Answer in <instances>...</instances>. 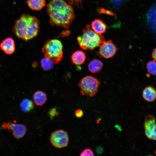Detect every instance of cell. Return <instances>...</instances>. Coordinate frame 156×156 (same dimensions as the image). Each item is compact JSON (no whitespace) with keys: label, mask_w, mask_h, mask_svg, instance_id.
I'll use <instances>...</instances> for the list:
<instances>
[{"label":"cell","mask_w":156,"mask_h":156,"mask_svg":"<svg viewBox=\"0 0 156 156\" xmlns=\"http://www.w3.org/2000/svg\"><path fill=\"white\" fill-rule=\"evenodd\" d=\"M86 59L85 54L81 51H77L75 52L71 56V60L73 63L77 65L83 64Z\"/></svg>","instance_id":"13"},{"label":"cell","mask_w":156,"mask_h":156,"mask_svg":"<svg viewBox=\"0 0 156 156\" xmlns=\"http://www.w3.org/2000/svg\"><path fill=\"white\" fill-rule=\"evenodd\" d=\"M2 126L4 129L11 131L14 137L17 139L23 137L27 131L26 126L25 125L10 122H3Z\"/></svg>","instance_id":"7"},{"label":"cell","mask_w":156,"mask_h":156,"mask_svg":"<svg viewBox=\"0 0 156 156\" xmlns=\"http://www.w3.org/2000/svg\"><path fill=\"white\" fill-rule=\"evenodd\" d=\"M99 12H103V13H106V14H110V15H113V13H111V12H110V11H108V10H105V9H100L99 10Z\"/></svg>","instance_id":"24"},{"label":"cell","mask_w":156,"mask_h":156,"mask_svg":"<svg viewBox=\"0 0 156 156\" xmlns=\"http://www.w3.org/2000/svg\"><path fill=\"white\" fill-rule=\"evenodd\" d=\"M117 49L112 40H110L105 41L100 45L99 53L102 57L109 58L115 54Z\"/></svg>","instance_id":"9"},{"label":"cell","mask_w":156,"mask_h":156,"mask_svg":"<svg viewBox=\"0 0 156 156\" xmlns=\"http://www.w3.org/2000/svg\"><path fill=\"white\" fill-rule=\"evenodd\" d=\"M100 83L95 77L92 76H86L79 83L80 92L84 95L92 97L98 92Z\"/></svg>","instance_id":"5"},{"label":"cell","mask_w":156,"mask_h":156,"mask_svg":"<svg viewBox=\"0 0 156 156\" xmlns=\"http://www.w3.org/2000/svg\"><path fill=\"white\" fill-rule=\"evenodd\" d=\"M44 57L51 60L54 64L60 62L63 58V45L57 39L47 40L42 49Z\"/></svg>","instance_id":"4"},{"label":"cell","mask_w":156,"mask_h":156,"mask_svg":"<svg viewBox=\"0 0 156 156\" xmlns=\"http://www.w3.org/2000/svg\"><path fill=\"white\" fill-rule=\"evenodd\" d=\"M112 3L116 4H120L123 0H111Z\"/></svg>","instance_id":"26"},{"label":"cell","mask_w":156,"mask_h":156,"mask_svg":"<svg viewBox=\"0 0 156 156\" xmlns=\"http://www.w3.org/2000/svg\"><path fill=\"white\" fill-rule=\"evenodd\" d=\"M39 29L40 22L36 17L23 14L16 21L13 31L18 38L28 41L36 36Z\"/></svg>","instance_id":"2"},{"label":"cell","mask_w":156,"mask_h":156,"mask_svg":"<svg viewBox=\"0 0 156 156\" xmlns=\"http://www.w3.org/2000/svg\"><path fill=\"white\" fill-rule=\"evenodd\" d=\"M152 56L153 58L156 62V48L153 50L152 53Z\"/></svg>","instance_id":"25"},{"label":"cell","mask_w":156,"mask_h":156,"mask_svg":"<svg viewBox=\"0 0 156 156\" xmlns=\"http://www.w3.org/2000/svg\"><path fill=\"white\" fill-rule=\"evenodd\" d=\"M75 116L78 118L82 117L83 114V111L80 109H77L75 112Z\"/></svg>","instance_id":"23"},{"label":"cell","mask_w":156,"mask_h":156,"mask_svg":"<svg viewBox=\"0 0 156 156\" xmlns=\"http://www.w3.org/2000/svg\"><path fill=\"white\" fill-rule=\"evenodd\" d=\"M47 10L52 25L68 28L75 18L73 8L64 0H51Z\"/></svg>","instance_id":"1"},{"label":"cell","mask_w":156,"mask_h":156,"mask_svg":"<svg viewBox=\"0 0 156 156\" xmlns=\"http://www.w3.org/2000/svg\"><path fill=\"white\" fill-rule=\"evenodd\" d=\"M20 106L22 111L25 112H28L33 109L34 105L31 100L28 99H25L21 102Z\"/></svg>","instance_id":"17"},{"label":"cell","mask_w":156,"mask_h":156,"mask_svg":"<svg viewBox=\"0 0 156 156\" xmlns=\"http://www.w3.org/2000/svg\"><path fill=\"white\" fill-rule=\"evenodd\" d=\"M69 4L74 5L79 8H82V0H68Z\"/></svg>","instance_id":"22"},{"label":"cell","mask_w":156,"mask_h":156,"mask_svg":"<svg viewBox=\"0 0 156 156\" xmlns=\"http://www.w3.org/2000/svg\"><path fill=\"white\" fill-rule=\"evenodd\" d=\"M103 149L101 147H97L96 149V151L97 153H101Z\"/></svg>","instance_id":"27"},{"label":"cell","mask_w":156,"mask_h":156,"mask_svg":"<svg viewBox=\"0 0 156 156\" xmlns=\"http://www.w3.org/2000/svg\"><path fill=\"white\" fill-rule=\"evenodd\" d=\"M144 128L146 136L150 139L156 141V122L154 116L148 115L146 117Z\"/></svg>","instance_id":"8"},{"label":"cell","mask_w":156,"mask_h":156,"mask_svg":"<svg viewBox=\"0 0 156 156\" xmlns=\"http://www.w3.org/2000/svg\"><path fill=\"white\" fill-rule=\"evenodd\" d=\"M103 64L102 62L97 59L92 60L88 64V69L93 73L99 72L102 69Z\"/></svg>","instance_id":"16"},{"label":"cell","mask_w":156,"mask_h":156,"mask_svg":"<svg viewBox=\"0 0 156 156\" xmlns=\"http://www.w3.org/2000/svg\"><path fill=\"white\" fill-rule=\"evenodd\" d=\"M146 68L148 72L154 75H156V62L154 60H151L148 62Z\"/></svg>","instance_id":"19"},{"label":"cell","mask_w":156,"mask_h":156,"mask_svg":"<svg viewBox=\"0 0 156 156\" xmlns=\"http://www.w3.org/2000/svg\"><path fill=\"white\" fill-rule=\"evenodd\" d=\"M0 48L7 54H12L15 50V44L14 40L10 37L5 38L0 43Z\"/></svg>","instance_id":"10"},{"label":"cell","mask_w":156,"mask_h":156,"mask_svg":"<svg viewBox=\"0 0 156 156\" xmlns=\"http://www.w3.org/2000/svg\"><path fill=\"white\" fill-rule=\"evenodd\" d=\"M94 153L92 151L88 148L85 149L80 154L81 156H94Z\"/></svg>","instance_id":"21"},{"label":"cell","mask_w":156,"mask_h":156,"mask_svg":"<svg viewBox=\"0 0 156 156\" xmlns=\"http://www.w3.org/2000/svg\"><path fill=\"white\" fill-rule=\"evenodd\" d=\"M50 141L52 145L56 148H61L66 147L69 141L68 133L62 129L56 130L51 133Z\"/></svg>","instance_id":"6"},{"label":"cell","mask_w":156,"mask_h":156,"mask_svg":"<svg viewBox=\"0 0 156 156\" xmlns=\"http://www.w3.org/2000/svg\"><path fill=\"white\" fill-rule=\"evenodd\" d=\"M33 99L34 102L37 105L42 106L46 101L47 96L44 92L42 91H38L34 94Z\"/></svg>","instance_id":"14"},{"label":"cell","mask_w":156,"mask_h":156,"mask_svg":"<svg viewBox=\"0 0 156 156\" xmlns=\"http://www.w3.org/2000/svg\"><path fill=\"white\" fill-rule=\"evenodd\" d=\"M91 28L96 33L102 35L106 31V25L102 20L97 19L92 22Z\"/></svg>","instance_id":"11"},{"label":"cell","mask_w":156,"mask_h":156,"mask_svg":"<svg viewBox=\"0 0 156 156\" xmlns=\"http://www.w3.org/2000/svg\"><path fill=\"white\" fill-rule=\"evenodd\" d=\"M80 47L84 50H93L105 41L104 37L95 33L88 24L83 29L82 34L77 38Z\"/></svg>","instance_id":"3"},{"label":"cell","mask_w":156,"mask_h":156,"mask_svg":"<svg viewBox=\"0 0 156 156\" xmlns=\"http://www.w3.org/2000/svg\"><path fill=\"white\" fill-rule=\"evenodd\" d=\"M40 63L42 68L45 71L51 69L53 67L54 64L51 60L45 57L41 59Z\"/></svg>","instance_id":"18"},{"label":"cell","mask_w":156,"mask_h":156,"mask_svg":"<svg viewBox=\"0 0 156 156\" xmlns=\"http://www.w3.org/2000/svg\"><path fill=\"white\" fill-rule=\"evenodd\" d=\"M57 107L55 106L49 111L48 113L51 119L58 115L59 113L57 110Z\"/></svg>","instance_id":"20"},{"label":"cell","mask_w":156,"mask_h":156,"mask_svg":"<svg viewBox=\"0 0 156 156\" xmlns=\"http://www.w3.org/2000/svg\"><path fill=\"white\" fill-rule=\"evenodd\" d=\"M155 154L156 155V151H155Z\"/></svg>","instance_id":"28"},{"label":"cell","mask_w":156,"mask_h":156,"mask_svg":"<svg viewBox=\"0 0 156 156\" xmlns=\"http://www.w3.org/2000/svg\"><path fill=\"white\" fill-rule=\"evenodd\" d=\"M142 95L145 100L148 102L153 101L156 99V90L153 87L148 86L143 90Z\"/></svg>","instance_id":"12"},{"label":"cell","mask_w":156,"mask_h":156,"mask_svg":"<svg viewBox=\"0 0 156 156\" xmlns=\"http://www.w3.org/2000/svg\"><path fill=\"white\" fill-rule=\"evenodd\" d=\"M26 2L29 7L34 10H40L46 5L45 0H27Z\"/></svg>","instance_id":"15"}]
</instances>
